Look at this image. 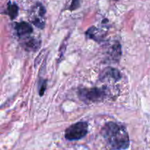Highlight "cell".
Listing matches in <instances>:
<instances>
[{
  "label": "cell",
  "mask_w": 150,
  "mask_h": 150,
  "mask_svg": "<svg viewBox=\"0 0 150 150\" xmlns=\"http://www.w3.org/2000/svg\"><path fill=\"white\" fill-rule=\"evenodd\" d=\"M101 133L111 150H125L130 146V137L122 125L114 122H107L103 127Z\"/></svg>",
  "instance_id": "6da1fadb"
},
{
  "label": "cell",
  "mask_w": 150,
  "mask_h": 150,
  "mask_svg": "<svg viewBox=\"0 0 150 150\" xmlns=\"http://www.w3.org/2000/svg\"><path fill=\"white\" fill-rule=\"evenodd\" d=\"M106 93L105 88H81L79 89L78 95L79 98L85 103H97L103 100L106 97Z\"/></svg>",
  "instance_id": "7a4b0ae2"
},
{
  "label": "cell",
  "mask_w": 150,
  "mask_h": 150,
  "mask_svg": "<svg viewBox=\"0 0 150 150\" xmlns=\"http://www.w3.org/2000/svg\"><path fill=\"white\" fill-rule=\"evenodd\" d=\"M88 133V124L81 121L72 125L65 130V139L68 141H77L83 139Z\"/></svg>",
  "instance_id": "3957f363"
},
{
  "label": "cell",
  "mask_w": 150,
  "mask_h": 150,
  "mask_svg": "<svg viewBox=\"0 0 150 150\" xmlns=\"http://www.w3.org/2000/svg\"><path fill=\"white\" fill-rule=\"evenodd\" d=\"M46 10L40 3H37L35 7H32L31 11V21L34 25L40 29H43L45 26V21L43 18Z\"/></svg>",
  "instance_id": "277c9868"
},
{
  "label": "cell",
  "mask_w": 150,
  "mask_h": 150,
  "mask_svg": "<svg viewBox=\"0 0 150 150\" xmlns=\"http://www.w3.org/2000/svg\"><path fill=\"white\" fill-rule=\"evenodd\" d=\"M122 78L121 73L117 69L108 67L104 69L100 74V79L101 81L113 80L114 81L120 80Z\"/></svg>",
  "instance_id": "5b68a950"
},
{
  "label": "cell",
  "mask_w": 150,
  "mask_h": 150,
  "mask_svg": "<svg viewBox=\"0 0 150 150\" xmlns=\"http://www.w3.org/2000/svg\"><path fill=\"white\" fill-rule=\"evenodd\" d=\"M15 29H16L18 36L20 38H23V37L31 35L33 32L32 26L29 23L25 21H21L16 23Z\"/></svg>",
  "instance_id": "8992f818"
},
{
  "label": "cell",
  "mask_w": 150,
  "mask_h": 150,
  "mask_svg": "<svg viewBox=\"0 0 150 150\" xmlns=\"http://www.w3.org/2000/svg\"><path fill=\"white\" fill-rule=\"evenodd\" d=\"M108 57L112 62H118L122 55V47L120 42H117L111 45L108 51Z\"/></svg>",
  "instance_id": "52a82bcc"
},
{
  "label": "cell",
  "mask_w": 150,
  "mask_h": 150,
  "mask_svg": "<svg viewBox=\"0 0 150 150\" xmlns=\"http://www.w3.org/2000/svg\"><path fill=\"white\" fill-rule=\"evenodd\" d=\"M40 45V41L35 38H26L23 40V46L25 50L29 51H34L38 50Z\"/></svg>",
  "instance_id": "ba28073f"
},
{
  "label": "cell",
  "mask_w": 150,
  "mask_h": 150,
  "mask_svg": "<svg viewBox=\"0 0 150 150\" xmlns=\"http://www.w3.org/2000/svg\"><path fill=\"white\" fill-rule=\"evenodd\" d=\"M86 35L87 37H89L91 39H93L94 40L98 41V42H100V41L102 40L103 39L104 35L101 33V32H100L96 27L95 26H92V27L89 28L87 31H86Z\"/></svg>",
  "instance_id": "9c48e42d"
},
{
  "label": "cell",
  "mask_w": 150,
  "mask_h": 150,
  "mask_svg": "<svg viewBox=\"0 0 150 150\" xmlns=\"http://www.w3.org/2000/svg\"><path fill=\"white\" fill-rule=\"evenodd\" d=\"M7 14L10 16V19L13 20L18 14V7L15 3H8L7 8Z\"/></svg>",
  "instance_id": "30bf717a"
},
{
  "label": "cell",
  "mask_w": 150,
  "mask_h": 150,
  "mask_svg": "<svg viewBox=\"0 0 150 150\" xmlns=\"http://www.w3.org/2000/svg\"><path fill=\"white\" fill-rule=\"evenodd\" d=\"M81 0H72L71 4L70 6V10L71 11H73L79 8L81 5Z\"/></svg>",
  "instance_id": "8fae6325"
},
{
  "label": "cell",
  "mask_w": 150,
  "mask_h": 150,
  "mask_svg": "<svg viewBox=\"0 0 150 150\" xmlns=\"http://www.w3.org/2000/svg\"><path fill=\"white\" fill-rule=\"evenodd\" d=\"M46 81H44L42 82V85L40 86V96H42V95H44V92H45V89H46Z\"/></svg>",
  "instance_id": "7c38bea8"
},
{
  "label": "cell",
  "mask_w": 150,
  "mask_h": 150,
  "mask_svg": "<svg viewBox=\"0 0 150 150\" xmlns=\"http://www.w3.org/2000/svg\"><path fill=\"white\" fill-rule=\"evenodd\" d=\"M115 1H117V0H115Z\"/></svg>",
  "instance_id": "4fadbf2b"
}]
</instances>
